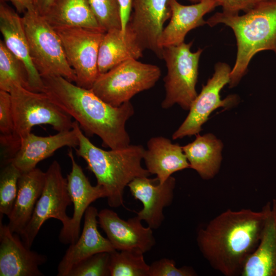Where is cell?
I'll return each mask as SVG.
<instances>
[{
  "label": "cell",
  "instance_id": "1",
  "mask_svg": "<svg viewBox=\"0 0 276 276\" xmlns=\"http://www.w3.org/2000/svg\"><path fill=\"white\" fill-rule=\"evenodd\" d=\"M265 216L263 208L227 209L200 228L197 245L210 266L225 276L241 275L259 243Z\"/></svg>",
  "mask_w": 276,
  "mask_h": 276
},
{
  "label": "cell",
  "instance_id": "2",
  "mask_svg": "<svg viewBox=\"0 0 276 276\" xmlns=\"http://www.w3.org/2000/svg\"><path fill=\"white\" fill-rule=\"evenodd\" d=\"M43 92L77 122L87 135H98L102 145L119 149L130 145L126 122L134 114L130 101L114 107L103 101L91 89L80 87L60 76L42 77Z\"/></svg>",
  "mask_w": 276,
  "mask_h": 276
},
{
  "label": "cell",
  "instance_id": "3",
  "mask_svg": "<svg viewBox=\"0 0 276 276\" xmlns=\"http://www.w3.org/2000/svg\"><path fill=\"white\" fill-rule=\"evenodd\" d=\"M73 128L79 141L76 154L85 160L96 178L97 185L104 189L109 206H123L126 187L135 178L151 175L141 165L144 148L130 144L121 149L104 150L89 141L77 122L74 121Z\"/></svg>",
  "mask_w": 276,
  "mask_h": 276
},
{
  "label": "cell",
  "instance_id": "4",
  "mask_svg": "<svg viewBox=\"0 0 276 276\" xmlns=\"http://www.w3.org/2000/svg\"><path fill=\"white\" fill-rule=\"evenodd\" d=\"M206 24L210 27L223 24L236 37L237 53L230 74V88L238 85L257 53L266 50L276 53V0H263L242 15L217 12Z\"/></svg>",
  "mask_w": 276,
  "mask_h": 276
},
{
  "label": "cell",
  "instance_id": "5",
  "mask_svg": "<svg viewBox=\"0 0 276 276\" xmlns=\"http://www.w3.org/2000/svg\"><path fill=\"white\" fill-rule=\"evenodd\" d=\"M9 93L14 128L11 136L0 141L1 152L5 157H13L21 140L31 132L34 126L49 124L58 132L73 128L72 118L46 93L32 91L21 86L13 87Z\"/></svg>",
  "mask_w": 276,
  "mask_h": 276
},
{
  "label": "cell",
  "instance_id": "6",
  "mask_svg": "<svg viewBox=\"0 0 276 276\" xmlns=\"http://www.w3.org/2000/svg\"><path fill=\"white\" fill-rule=\"evenodd\" d=\"M21 17L31 57L41 77L60 76L75 83V74L54 28L35 8L27 11Z\"/></svg>",
  "mask_w": 276,
  "mask_h": 276
},
{
  "label": "cell",
  "instance_id": "7",
  "mask_svg": "<svg viewBox=\"0 0 276 276\" xmlns=\"http://www.w3.org/2000/svg\"><path fill=\"white\" fill-rule=\"evenodd\" d=\"M192 41L164 47L162 59L166 63L167 73L164 79L166 95L161 104L164 109L179 105L189 110L198 94L196 85L198 65L202 50L191 51Z\"/></svg>",
  "mask_w": 276,
  "mask_h": 276
},
{
  "label": "cell",
  "instance_id": "8",
  "mask_svg": "<svg viewBox=\"0 0 276 276\" xmlns=\"http://www.w3.org/2000/svg\"><path fill=\"white\" fill-rule=\"evenodd\" d=\"M160 75L157 65L130 59L99 74L91 89L104 102L118 107L153 87Z\"/></svg>",
  "mask_w": 276,
  "mask_h": 276
},
{
  "label": "cell",
  "instance_id": "9",
  "mask_svg": "<svg viewBox=\"0 0 276 276\" xmlns=\"http://www.w3.org/2000/svg\"><path fill=\"white\" fill-rule=\"evenodd\" d=\"M72 203L66 178L63 176L60 164L54 160L45 172L44 187L31 219L20 235L24 244L31 248L41 227L50 218L61 222L59 234H63L70 224L71 217L67 215L66 210Z\"/></svg>",
  "mask_w": 276,
  "mask_h": 276
},
{
  "label": "cell",
  "instance_id": "10",
  "mask_svg": "<svg viewBox=\"0 0 276 276\" xmlns=\"http://www.w3.org/2000/svg\"><path fill=\"white\" fill-rule=\"evenodd\" d=\"M54 29L61 39L66 59L75 74L76 84L91 89L99 75V49L105 32L76 27Z\"/></svg>",
  "mask_w": 276,
  "mask_h": 276
},
{
  "label": "cell",
  "instance_id": "11",
  "mask_svg": "<svg viewBox=\"0 0 276 276\" xmlns=\"http://www.w3.org/2000/svg\"><path fill=\"white\" fill-rule=\"evenodd\" d=\"M230 66L224 62H218L215 66V72L193 102L185 120L173 133V140L182 139L199 134L202 125L207 121L211 113L220 107L230 108L235 105L237 97L229 96L221 99L220 95L223 87L230 82Z\"/></svg>",
  "mask_w": 276,
  "mask_h": 276
},
{
  "label": "cell",
  "instance_id": "12",
  "mask_svg": "<svg viewBox=\"0 0 276 276\" xmlns=\"http://www.w3.org/2000/svg\"><path fill=\"white\" fill-rule=\"evenodd\" d=\"M197 3L200 0H190ZM169 0H133L126 27L130 29L143 49L152 51L162 59L158 41L165 22L171 17Z\"/></svg>",
  "mask_w": 276,
  "mask_h": 276
},
{
  "label": "cell",
  "instance_id": "13",
  "mask_svg": "<svg viewBox=\"0 0 276 276\" xmlns=\"http://www.w3.org/2000/svg\"><path fill=\"white\" fill-rule=\"evenodd\" d=\"M98 219L116 250H134L144 254L155 245L153 229L144 226L137 216L125 220L114 211L104 209L99 212Z\"/></svg>",
  "mask_w": 276,
  "mask_h": 276
},
{
  "label": "cell",
  "instance_id": "14",
  "mask_svg": "<svg viewBox=\"0 0 276 276\" xmlns=\"http://www.w3.org/2000/svg\"><path fill=\"white\" fill-rule=\"evenodd\" d=\"M175 185V178L172 176L163 184L159 183L156 177H141L128 185L134 199L143 205L136 216L152 229H158L164 221V209L171 204Z\"/></svg>",
  "mask_w": 276,
  "mask_h": 276
},
{
  "label": "cell",
  "instance_id": "15",
  "mask_svg": "<svg viewBox=\"0 0 276 276\" xmlns=\"http://www.w3.org/2000/svg\"><path fill=\"white\" fill-rule=\"evenodd\" d=\"M72 164V169L67 175V188L72 203L74 212L70 225L62 234H59V241L64 244L75 243L80 235L82 217L90 206L97 199L106 197L104 189L97 185H91L80 166L76 162L72 149L67 153Z\"/></svg>",
  "mask_w": 276,
  "mask_h": 276
},
{
  "label": "cell",
  "instance_id": "16",
  "mask_svg": "<svg viewBox=\"0 0 276 276\" xmlns=\"http://www.w3.org/2000/svg\"><path fill=\"white\" fill-rule=\"evenodd\" d=\"M18 235L0 220V275H43L39 267L47 257L27 247Z\"/></svg>",
  "mask_w": 276,
  "mask_h": 276
},
{
  "label": "cell",
  "instance_id": "17",
  "mask_svg": "<svg viewBox=\"0 0 276 276\" xmlns=\"http://www.w3.org/2000/svg\"><path fill=\"white\" fill-rule=\"evenodd\" d=\"M0 31L7 48L21 62L26 70L28 89L43 92L44 83L31 58L22 17L2 2L0 4Z\"/></svg>",
  "mask_w": 276,
  "mask_h": 276
},
{
  "label": "cell",
  "instance_id": "18",
  "mask_svg": "<svg viewBox=\"0 0 276 276\" xmlns=\"http://www.w3.org/2000/svg\"><path fill=\"white\" fill-rule=\"evenodd\" d=\"M98 213L97 209L93 206L86 210L82 231L78 240L70 244L59 262L58 276H67L75 266L93 255L116 250L108 238L98 231Z\"/></svg>",
  "mask_w": 276,
  "mask_h": 276
},
{
  "label": "cell",
  "instance_id": "19",
  "mask_svg": "<svg viewBox=\"0 0 276 276\" xmlns=\"http://www.w3.org/2000/svg\"><path fill=\"white\" fill-rule=\"evenodd\" d=\"M78 145L73 128L48 136H37L31 132L21 140L18 150L9 163L14 165L21 173L27 172L58 149L65 146L75 149Z\"/></svg>",
  "mask_w": 276,
  "mask_h": 276
},
{
  "label": "cell",
  "instance_id": "20",
  "mask_svg": "<svg viewBox=\"0 0 276 276\" xmlns=\"http://www.w3.org/2000/svg\"><path fill=\"white\" fill-rule=\"evenodd\" d=\"M168 3L171 17L158 41L162 49L183 42L187 33L205 24L203 16L218 6L215 0H200L191 5H182L177 0H169Z\"/></svg>",
  "mask_w": 276,
  "mask_h": 276
},
{
  "label": "cell",
  "instance_id": "21",
  "mask_svg": "<svg viewBox=\"0 0 276 276\" xmlns=\"http://www.w3.org/2000/svg\"><path fill=\"white\" fill-rule=\"evenodd\" d=\"M263 208L265 216L260 240L241 276H276V199Z\"/></svg>",
  "mask_w": 276,
  "mask_h": 276
},
{
  "label": "cell",
  "instance_id": "22",
  "mask_svg": "<svg viewBox=\"0 0 276 276\" xmlns=\"http://www.w3.org/2000/svg\"><path fill=\"white\" fill-rule=\"evenodd\" d=\"M143 159L147 170L156 175L160 184L174 173L190 168L182 146L164 136L153 137L148 141Z\"/></svg>",
  "mask_w": 276,
  "mask_h": 276
},
{
  "label": "cell",
  "instance_id": "23",
  "mask_svg": "<svg viewBox=\"0 0 276 276\" xmlns=\"http://www.w3.org/2000/svg\"><path fill=\"white\" fill-rule=\"evenodd\" d=\"M45 172L35 169L21 173L17 183V194L7 224L10 231L20 235L31 219L45 183Z\"/></svg>",
  "mask_w": 276,
  "mask_h": 276
},
{
  "label": "cell",
  "instance_id": "24",
  "mask_svg": "<svg viewBox=\"0 0 276 276\" xmlns=\"http://www.w3.org/2000/svg\"><path fill=\"white\" fill-rule=\"evenodd\" d=\"M144 51L135 34L128 27H126L125 33L119 29L106 31L99 46V74L108 72L127 60H138L143 56Z\"/></svg>",
  "mask_w": 276,
  "mask_h": 276
},
{
  "label": "cell",
  "instance_id": "25",
  "mask_svg": "<svg viewBox=\"0 0 276 276\" xmlns=\"http://www.w3.org/2000/svg\"><path fill=\"white\" fill-rule=\"evenodd\" d=\"M194 141L182 146L190 164L204 180H210L218 173L222 159V141L212 133L197 134Z\"/></svg>",
  "mask_w": 276,
  "mask_h": 276
},
{
  "label": "cell",
  "instance_id": "26",
  "mask_svg": "<svg viewBox=\"0 0 276 276\" xmlns=\"http://www.w3.org/2000/svg\"><path fill=\"white\" fill-rule=\"evenodd\" d=\"M43 16L54 28L76 27L105 32L100 26L88 0H56Z\"/></svg>",
  "mask_w": 276,
  "mask_h": 276
},
{
  "label": "cell",
  "instance_id": "27",
  "mask_svg": "<svg viewBox=\"0 0 276 276\" xmlns=\"http://www.w3.org/2000/svg\"><path fill=\"white\" fill-rule=\"evenodd\" d=\"M149 266L144 253L134 250H115L110 252V276H148Z\"/></svg>",
  "mask_w": 276,
  "mask_h": 276
},
{
  "label": "cell",
  "instance_id": "28",
  "mask_svg": "<svg viewBox=\"0 0 276 276\" xmlns=\"http://www.w3.org/2000/svg\"><path fill=\"white\" fill-rule=\"evenodd\" d=\"M15 86L28 88L26 70L21 62L0 40V90L10 92Z\"/></svg>",
  "mask_w": 276,
  "mask_h": 276
},
{
  "label": "cell",
  "instance_id": "29",
  "mask_svg": "<svg viewBox=\"0 0 276 276\" xmlns=\"http://www.w3.org/2000/svg\"><path fill=\"white\" fill-rule=\"evenodd\" d=\"M21 172L10 162L3 165L0 174V220L10 216L17 194V183Z\"/></svg>",
  "mask_w": 276,
  "mask_h": 276
},
{
  "label": "cell",
  "instance_id": "30",
  "mask_svg": "<svg viewBox=\"0 0 276 276\" xmlns=\"http://www.w3.org/2000/svg\"><path fill=\"white\" fill-rule=\"evenodd\" d=\"M88 1L100 26L104 32L113 29H121L118 0Z\"/></svg>",
  "mask_w": 276,
  "mask_h": 276
},
{
  "label": "cell",
  "instance_id": "31",
  "mask_svg": "<svg viewBox=\"0 0 276 276\" xmlns=\"http://www.w3.org/2000/svg\"><path fill=\"white\" fill-rule=\"evenodd\" d=\"M109 258V252L93 255L75 266L67 276H110Z\"/></svg>",
  "mask_w": 276,
  "mask_h": 276
},
{
  "label": "cell",
  "instance_id": "32",
  "mask_svg": "<svg viewBox=\"0 0 276 276\" xmlns=\"http://www.w3.org/2000/svg\"><path fill=\"white\" fill-rule=\"evenodd\" d=\"M195 270L191 267L177 268L172 259L162 258L153 262L149 266L148 276H195Z\"/></svg>",
  "mask_w": 276,
  "mask_h": 276
},
{
  "label": "cell",
  "instance_id": "33",
  "mask_svg": "<svg viewBox=\"0 0 276 276\" xmlns=\"http://www.w3.org/2000/svg\"><path fill=\"white\" fill-rule=\"evenodd\" d=\"M14 128L10 94L0 90V137L11 136L14 132Z\"/></svg>",
  "mask_w": 276,
  "mask_h": 276
},
{
  "label": "cell",
  "instance_id": "34",
  "mask_svg": "<svg viewBox=\"0 0 276 276\" xmlns=\"http://www.w3.org/2000/svg\"><path fill=\"white\" fill-rule=\"evenodd\" d=\"M218 6L222 8V12L238 14L240 11L246 12L263 0H215Z\"/></svg>",
  "mask_w": 276,
  "mask_h": 276
},
{
  "label": "cell",
  "instance_id": "35",
  "mask_svg": "<svg viewBox=\"0 0 276 276\" xmlns=\"http://www.w3.org/2000/svg\"><path fill=\"white\" fill-rule=\"evenodd\" d=\"M120 8L121 30L125 33L132 8L133 0H118Z\"/></svg>",
  "mask_w": 276,
  "mask_h": 276
},
{
  "label": "cell",
  "instance_id": "36",
  "mask_svg": "<svg viewBox=\"0 0 276 276\" xmlns=\"http://www.w3.org/2000/svg\"><path fill=\"white\" fill-rule=\"evenodd\" d=\"M10 2L17 12L24 13L28 10L35 8L34 0H5Z\"/></svg>",
  "mask_w": 276,
  "mask_h": 276
},
{
  "label": "cell",
  "instance_id": "37",
  "mask_svg": "<svg viewBox=\"0 0 276 276\" xmlns=\"http://www.w3.org/2000/svg\"><path fill=\"white\" fill-rule=\"evenodd\" d=\"M56 0H34L36 10L41 15H44Z\"/></svg>",
  "mask_w": 276,
  "mask_h": 276
}]
</instances>
